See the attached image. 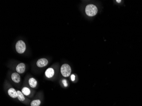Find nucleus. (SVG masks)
<instances>
[{
	"instance_id": "obj_10",
	"label": "nucleus",
	"mask_w": 142,
	"mask_h": 106,
	"mask_svg": "<svg viewBox=\"0 0 142 106\" xmlns=\"http://www.w3.org/2000/svg\"><path fill=\"white\" fill-rule=\"evenodd\" d=\"M17 94H18V98L19 100L20 101H23L25 98L24 97V94H23L22 92L20 91H17Z\"/></svg>"
},
{
	"instance_id": "obj_14",
	"label": "nucleus",
	"mask_w": 142,
	"mask_h": 106,
	"mask_svg": "<svg viewBox=\"0 0 142 106\" xmlns=\"http://www.w3.org/2000/svg\"><path fill=\"white\" fill-rule=\"evenodd\" d=\"M71 80L72 81H74L75 80V76L74 74H72L71 75Z\"/></svg>"
},
{
	"instance_id": "obj_5",
	"label": "nucleus",
	"mask_w": 142,
	"mask_h": 106,
	"mask_svg": "<svg viewBox=\"0 0 142 106\" xmlns=\"http://www.w3.org/2000/svg\"><path fill=\"white\" fill-rule=\"evenodd\" d=\"M25 65L23 63H21L17 65L16 70L19 74H23L25 70Z\"/></svg>"
},
{
	"instance_id": "obj_2",
	"label": "nucleus",
	"mask_w": 142,
	"mask_h": 106,
	"mask_svg": "<svg viewBox=\"0 0 142 106\" xmlns=\"http://www.w3.org/2000/svg\"><path fill=\"white\" fill-rule=\"evenodd\" d=\"M62 75L65 77H69L72 72L71 67L67 64H63L60 68Z\"/></svg>"
},
{
	"instance_id": "obj_4",
	"label": "nucleus",
	"mask_w": 142,
	"mask_h": 106,
	"mask_svg": "<svg viewBox=\"0 0 142 106\" xmlns=\"http://www.w3.org/2000/svg\"><path fill=\"white\" fill-rule=\"evenodd\" d=\"M48 64V61L45 58H41L39 59L37 61V66L39 68H43L45 67Z\"/></svg>"
},
{
	"instance_id": "obj_11",
	"label": "nucleus",
	"mask_w": 142,
	"mask_h": 106,
	"mask_svg": "<svg viewBox=\"0 0 142 106\" xmlns=\"http://www.w3.org/2000/svg\"><path fill=\"white\" fill-rule=\"evenodd\" d=\"M22 92L24 95L28 96L31 93V91L28 87H23V89H22Z\"/></svg>"
},
{
	"instance_id": "obj_13",
	"label": "nucleus",
	"mask_w": 142,
	"mask_h": 106,
	"mask_svg": "<svg viewBox=\"0 0 142 106\" xmlns=\"http://www.w3.org/2000/svg\"><path fill=\"white\" fill-rule=\"evenodd\" d=\"M62 83L64 85L65 87H67L68 86L67 82V81L66 80H62Z\"/></svg>"
},
{
	"instance_id": "obj_8",
	"label": "nucleus",
	"mask_w": 142,
	"mask_h": 106,
	"mask_svg": "<svg viewBox=\"0 0 142 106\" xmlns=\"http://www.w3.org/2000/svg\"><path fill=\"white\" fill-rule=\"evenodd\" d=\"M8 93L10 97L11 98L15 99L17 98L18 97V94H17V91H15V90L14 88H11L9 89L8 91Z\"/></svg>"
},
{
	"instance_id": "obj_15",
	"label": "nucleus",
	"mask_w": 142,
	"mask_h": 106,
	"mask_svg": "<svg viewBox=\"0 0 142 106\" xmlns=\"http://www.w3.org/2000/svg\"><path fill=\"white\" fill-rule=\"evenodd\" d=\"M117 1V3H121V1H118V0H117V1Z\"/></svg>"
},
{
	"instance_id": "obj_1",
	"label": "nucleus",
	"mask_w": 142,
	"mask_h": 106,
	"mask_svg": "<svg viewBox=\"0 0 142 106\" xmlns=\"http://www.w3.org/2000/svg\"><path fill=\"white\" fill-rule=\"evenodd\" d=\"M98 8L96 6L93 4H89L87 5L85 7V13L90 17L95 16L98 13Z\"/></svg>"
},
{
	"instance_id": "obj_12",
	"label": "nucleus",
	"mask_w": 142,
	"mask_h": 106,
	"mask_svg": "<svg viewBox=\"0 0 142 106\" xmlns=\"http://www.w3.org/2000/svg\"><path fill=\"white\" fill-rule=\"evenodd\" d=\"M41 104V101L39 99L33 100L30 103L31 106H39Z\"/></svg>"
},
{
	"instance_id": "obj_7",
	"label": "nucleus",
	"mask_w": 142,
	"mask_h": 106,
	"mask_svg": "<svg viewBox=\"0 0 142 106\" xmlns=\"http://www.w3.org/2000/svg\"><path fill=\"white\" fill-rule=\"evenodd\" d=\"M46 77L48 78H51L53 77L54 74V70L52 68H48L45 73Z\"/></svg>"
},
{
	"instance_id": "obj_6",
	"label": "nucleus",
	"mask_w": 142,
	"mask_h": 106,
	"mask_svg": "<svg viewBox=\"0 0 142 106\" xmlns=\"http://www.w3.org/2000/svg\"><path fill=\"white\" fill-rule=\"evenodd\" d=\"M11 78L15 83H18L21 81L20 76L18 73H13L11 75Z\"/></svg>"
},
{
	"instance_id": "obj_3",
	"label": "nucleus",
	"mask_w": 142,
	"mask_h": 106,
	"mask_svg": "<svg viewBox=\"0 0 142 106\" xmlns=\"http://www.w3.org/2000/svg\"><path fill=\"white\" fill-rule=\"evenodd\" d=\"M16 50L19 54H23L24 53L26 49L25 43L21 40H19L16 44Z\"/></svg>"
},
{
	"instance_id": "obj_9",
	"label": "nucleus",
	"mask_w": 142,
	"mask_h": 106,
	"mask_svg": "<svg viewBox=\"0 0 142 106\" xmlns=\"http://www.w3.org/2000/svg\"><path fill=\"white\" fill-rule=\"evenodd\" d=\"M29 83L31 88H35L37 85V82L34 78H31L29 80Z\"/></svg>"
}]
</instances>
